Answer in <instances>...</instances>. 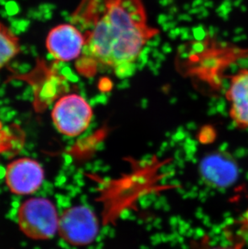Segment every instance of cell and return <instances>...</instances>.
I'll return each mask as SVG.
<instances>
[{
    "label": "cell",
    "instance_id": "9",
    "mask_svg": "<svg viewBox=\"0 0 248 249\" xmlns=\"http://www.w3.org/2000/svg\"><path fill=\"white\" fill-rule=\"evenodd\" d=\"M20 50V42L17 34L0 22V70L19 54Z\"/></svg>",
    "mask_w": 248,
    "mask_h": 249
},
{
    "label": "cell",
    "instance_id": "3",
    "mask_svg": "<svg viewBox=\"0 0 248 249\" xmlns=\"http://www.w3.org/2000/svg\"><path fill=\"white\" fill-rule=\"evenodd\" d=\"M52 120L56 129L68 137H78L91 124L94 112L90 104L80 94H65L54 104Z\"/></svg>",
    "mask_w": 248,
    "mask_h": 249
},
{
    "label": "cell",
    "instance_id": "1",
    "mask_svg": "<svg viewBox=\"0 0 248 249\" xmlns=\"http://www.w3.org/2000/svg\"><path fill=\"white\" fill-rule=\"evenodd\" d=\"M158 33L148 24L142 0H105L103 13L86 35L84 50L76 64L77 71L89 76L103 66L125 76Z\"/></svg>",
    "mask_w": 248,
    "mask_h": 249
},
{
    "label": "cell",
    "instance_id": "7",
    "mask_svg": "<svg viewBox=\"0 0 248 249\" xmlns=\"http://www.w3.org/2000/svg\"><path fill=\"white\" fill-rule=\"evenodd\" d=\"M226 99L230 104L229 114L238 128L248 131V69H240L230 77Z\"/></svg>",
    "mask_w": 248,
    "mask_h": 249
},
{
    "label": "cell",
    "instance_id": "10",
    "mask_svg": "<svg viewBox=\"0 0 248 249\" xmlns=\"http://www.w3.org/2000/svg\"><path fill=\"white\" fill-rule=\"evenodd\" d=\"M236 249V248H234H234L216 247V248H212V249Z\"/></svg>",
    "mask_w": 248,
    "mask_h": 249
},
{
    "label": "cell",
    "instance_id": "8",
    "mask_svg": "<svg viewBox=\"0 0 248 249\" xmlns=\"http://www.w3.org/2000/svg\"><path fill=\"white\" fill-rule=\"evenodd\" d=\"M200 168L201 178L213 187L228 186L238 176V168L234 160L221 153L204 158Z\"/></svg>",
    "mask_w": 248,
    "mask_h": 249
},
{
    "label": "cell",
    "instance_id": "6",
    "mask_svg": "<svg viewBox=\"0 0 248 249\" xmlns=\"http://www.w3.org/2000/svg\"><path fill=\"white\" fill-rule=\"evenodd\" d=\"M87 36L71 24H61L50 30L46 49L53 58L61 62L77 60L82 55Z\"/></svg>",
    "mask_w": 248,
    "mask_h": 249
},
{
    "label": "cell",
    "instance_id": "5",
    "mask_svg": "<svg viewBox=\"0 0 248 249\" xmlns=\"http://www.w3.org/2000/svg\"><path fill=\"white\" fill-rule=\"evenodd\" d=\"M45 171L40 163L32 158H22L13 160L5 170V182L12 193L29 195L42 186Z\"/></svg>",
    "mask_w": 248,
    "mask_h": 249
},
{
    "label": "cell",
    "instance_id": "4",
    "mask_svg": "<svg viewBox=\"0 0 248 249\" xmlns=\"http://www.w3.org/2000/svg\"><path fill=\"white\" fill-rule=\"evenodd\" d=\"M99 233L97 218L88 207L75 206L62 213L59 220L58 234L73 246L91 244Z\"/></svg>",
    "mask_w": 248,
    "mask_h": 249
},
{
    "label": "cell",
    "instance_id": "2",
    "mask_svg": "<svg viewBox=\"0 0 248 249\" xmlns=\"http://www.w3.org/2000/svg\"><path fill=\"white\" fill-rule=\"evenodd\" d=\"M60 217L56 207L45 197L24 201L17 213V223L23 234L32 240H50L58 233Z\"/></svg>",
    "mask_w": 248,
    "mask_h": 249
}]
</instances>
